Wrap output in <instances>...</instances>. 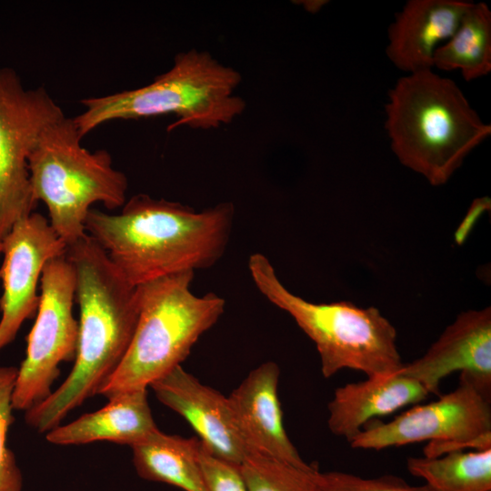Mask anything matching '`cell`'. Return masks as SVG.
Returning <instances> with one entry per match:
<instances>
[{
	"label": "cell",
	"mask_w": 491,
	"mask_h": 491,
	"mask_svg": "<svg viewBox=\"0 0 491 491\" xmlns=\"http://www.w3.org/2000/svg\"><path fill=\"white\" fill-rule=\"evenodd\" d=\"M234 218L232 202L197 211L179 202L137 194L118 214L91 209L85 229L124 278L138 286L213 266L225 252Z\"/></svg>",
	"instance_id": "cell-1"
},
{
	"label": "cell",
	"mask_w": 491,
	"mask_h": 491,
	"mask_svg": "<svg viewBox=\"0 0 491 491\" xmlns=\"http://www.w3.org/2000/svg\"><path fill=\"white\" fill-rule=\"evenodd\" d=\"M65 256L75 269L79 306L74 366L62 385L25 412V423L45 434L98 395L122 362L139 315L137 286L124 278L87 234L67 246Z\"/></svg>",
	"instance_id": "cell-2"
},
{
	"label": "cell",
	"mask_w": 491,
	"mask_h": 491,
	"mask_svg": "<svg viewBox=\"0 0 491 491\" xmlns=\"http://www.w3.org/2000/svg\"><path fill=\"white\" fill-rule=\"evenodd\" d=\"M385 112L393 153L433 186L446 184L491 135L456 83L433 69L400 77Z\"/></svg>",
	"instance_id": "cell-3"
},
{
	"label": "cell",
	"mask_w": 491,
	"mask_h": 491,
	"mask_svg": "<svg viewBox=\"0 0 491 491\" xmlns=\"http://www.w3.org/2000/svg\"><path fill=\"white\" fill-rule=\"evenodd\" d=\"M241 79L238 71L209 53L190 49L177 54L172 67L146 85L82 99L85 110L73 119L82 138L109 121L170 114L178 120L168 131L182 125L217 128L246 109L245 100L234 95Z\"/></svg>",
	"instance_id": "cell-4"
},
{
	"label": "cell",
	"mask_w": 491,
	"mask_h": 491,
	"mask_svg": "<svg viewBox=\"0 0 491 491\" xmlns=\"http://www.w3.org/2000/svg\"><path fill=\"white\" fill-rule=\"evenodd\" d=\"M195 272L170 275L138 286L139 315L127 351L100 389L107 399L128 391L147 389L181 366L200 336L225 312L215 293L191 291Z\"/></svg>",
	"instance_id": "cell-5"
},
{
	"label": "cell",
	"mask_w": 491,
	"mask_h": 491,
	"mask_svg": "<svg viewBox=\"0 0 491 491\" xmlns=\"http://www.w3.org/2000/svg\"><path fill=\"white\" fill-rule=\"evenodd\" d=\"M248 269L257 290L289 314L315 343L325 378L346 368L366 377L390 376L403 368L396 328L377 308H362L348 301H306L283 285L270 260L261 253L249 256Z\"/></svg>",
	"instance_id": "cell-6"
},
{
	"label": "cell",
	"mask_w": 491,
	"mask_h": 491,
	"mask_svg": "<svg viewBox=\"0 0 491 491\" xmlns=\"http://www.w3.org/2000/svg\"><path fill=\"white\" fill-rule=\"evenodd\" d=\"M73 118L65 115L41 133L28 157L34 199L48 210L49 224L69 246L86 233L85 221L95 203L109 210L126 202L128 181L105 149L89 151Z\"/></svg>",
	"instance_id": "cell-7"
},
{
	"label": "cell",
	"mask_w": 491,
	"mask_h": 491,
	"mask_svg": "<svg viewBox=\"0 0 491 491\" xmlns=\"http://www.w3.org/2000/svg\"><path fill=\"white\" fill-rule=\"evenodd\" d=\"M422 441H429L424 448L426 457L491 448V395L460 376L453 391L414 406L390 422L366 424L349 444L378 451Z\"/></svg>",
	"instance_id": "cell-8"
},
{
	"label": "cell",
	"mask_w": 491,
	"mask_h": 491,
	"mask_svg": "<svg viewBox=\"0 0 491 491\" xmlns=\"http://www.w3.org/2000/svg\"><path fill=\"white\" fill-rule=\"evenodd\" d=\"M39 287L35 320L13 392L14 410L25 412L52 394L60 364L75 360L77 345L78 320L73 313L75 274L65 254L45 264Z\"/></svg>",
	"instance_id": "cell-9"
},
{
	"label": "cell",
	"mask_w": 491,
	"mask_h": 491,
	"mask_svg": "<svg viewBox=\"0 0 491 491\" xmlns=\"http://www.w3.org/2000/svg\"><path fill=\"white\" fill-rule=\"evenodd\" d=\"M64 115L44 87L25 88L14 69L0 67V241L34 213L28 157L43 130Z\"/></svg>",
	"instance_id": "cell-10"
},
{
	"label": "cell",
	"mask_w": 491,
	"mask_h": 491,
	"mask_svg": "<svg viewBox=\"0 0 491 491\" xmlns=\"http://www.w3.org/2000/svg\"><path fill=\"white\" fill-rule=\"evenodd\" d=\"M66 247L47 218L35 212L18 220L2 240L0 351L36 314L43 269L52 258L65 255Z\"/></svg>",
	"instance_id": "cell-11"
},
{
	"label": "cell",
	"mask_w": 491,
	"mask_h": 491,
	"mask_svg": "<svg viewBox=\"0 0 491 491\" xmlns=\"http://www.w3.org/2000/svg\"><path fill=\"white\" fill-rule=\"evenodd\" d=\"M150 387L163 405L185 418L212 456L239 466L252 454L238 430L227 396L202 384L182 365Z\"/></svg>",
	"instance_id": "cell-12"
},
{
	"label": "cell",
	"mask_w": 491,
	"mask_h": 491,
	"mask_svg": "<svg viewBox=\"0 0 491 491\" xmlns=\"http://www.w3.org/2000/svg\"><path fill=\"white\" fill-rule=\"evenodd\" d=\"M460 372L491 395V309L464 311L418 359L401 373L417 380L438 396L441 381Z\"/></svg>",
	"instance_id": "cell-13"
},
{
	"label": "cell",
	"mask_w": 491,
	"mask_h": 491,
	"mask_svg": "<svg viewBox=\"0 0 491 491\" xmlns=\"http://www.w3.org/2000/svg\"><path fill=\"white\" fill-rule=\"evenodd\" d=\"M280 369L265 362L227 396L238 430L252 454L308 468L289 439L278 398Z\"/></svg>",
	"instance_id": "cell-14"
},
{
	"label": "cell",
	"mask_w": 491,
	"mask_h": 491,
	"mask_svg": "<svg viewBox=\"0 0 491 491\" xmlns=\"http://www.w3.org/2000/svg\"><path fill=\"white\" fill-rule=\"evenodd\" d=\"M471 3L408 0L389 26L388 59L406 75L433 69L436 49L452 36Z\"/></svg>",
	"instance_id": "cell-15"
},
{
	"label": "cell",
	"mask_w": 491,
	"mask_h": 491,
	"mask_svg": "<svg viewBox=\"0 0 491 491\" xmlns=\"http://www.w3.org/2000/svg\"><path fill=\"white\" fill-rule=\"evenodd\" d=\"M428 391L400 371L337 387L327 405L329 430L348 443L375 417L425 400Z\"/></svg>",
	"instance_id": "cell-16"
},
{
	"label": "cell",
	"mask_w": 491,
	"mask_h": 491,
	"mask_svg": "<svg viewBox=\"0 0 491 491\" xmlns=\"http://www.w3.org/2000/svg\"><path fill=\"white\" fill-rule=\"evenodd\" d=\"M157 429L147 389H140L118 394L99 410L59 425L45 434V439L55 446L108 441L131 447Z\"/></svg>",
	"instance_id": "cell-17"
},
{
	"label": "cell",
	"mask_w": 491,
	"mask_h": 491,
	"mask_svg": "<svg viewBox=\"0 0 491 491\" xmlns=\"http://www.w3.org/2000/svg\"><path fill=\"white\" fill-rule=\"evenodd\" d=\"M131 449L134 467L141 478L183 491H207L197 437L168 435L157 429Z\"/></svg>",
	"instance_id": "cell-18"
},
{
	"label": "cell",
	"mask_w": 491,
	"mask_h": 491,
	"mask_svg": "<svg viewBox=\"0 0 491 491\" xmlns=\"http://www.w3.org/2000/svg\"><path fill=\"white\" fill-rule=\"evenodd\" d=\"M433 68L460 70L466 81L491 71V11L486 3H471L452 36L436 51Z\"/></svg>",
	"instance_id": "cell-19"
},
{
	"label": "cell",
	"mask_w": 491,
	"mask_h": 491,
	"mask_svg": "<svg viewBox=\"0 0 491 491\" xmlns=\"http://www.w3.org/2000/svg\"><path fill=\"white\" fill-rule=\"evenodd\" d=\"M406 468L430 491H491V448L408 457Z\"/></svg>",
	"instance_id": "cell-20"
},
{
	"label": "cell",
	"mask_w": 491,
	"mask_h": 491,
	"mask_svg": "<svg viewBox=\"0 0 491 491\" xmlns=\"http://www.w3.org/2000/svg\"><path fill=\"white\" fill-rule=\"evenodd\" d=\"M246 491H318V468L298 467L259 454H251L240 466Z\"/></svg>",
	"instance_id": "cell-21"
},
{
	"label": "cell",
	"mask_w": 491,
	"mask_h": 491,
	"mask_svg": "<svg viewBox=\"0 0 491 491\" xmlns=\"http://www.w3.org/2000/svg\"><path fill=\"white\" fill-rule=\"evenodd\" d=\"M17 367L0 366V491H22L23 475L16 458L6 446L7 433L14 422L13 392Z\"/></svg>",
	"instance_id": "cell-22"
},
{
	"label": "cell",
	"mask_w": 491,
	"mask_h": 491,
	"mask_svg": "<svg viewBox=\"0 0 491 491\" xmlns=\"http://www.w3.org/2000/svg\"><path fill=\"white\" fill-rule=\"evenodd\" d=\"M316 482L318 491H430L425 484L412 486L392 475L365 478L341 471H318Z\"/></svg>",
	"instance_id": "cell-23"
},
{
	"label": "cell",
	"mask_w": 491,
	"mask_h": 491,
	"mask_svg": "<svg viewBox=\"0 0 491 491\" xmlns=\"http://www.w3.org/2000/svg\"><path fill=\"white\" fill-rule=\"evenodd\" d=\"M199 460L207 491H246L239 466L212 456L202 444Z\"/></svg>",
	"instance_id": "cell-24"
},
{
	"label": "cell",
	"mask_w": 491,
	"mask_h": 491,
	"mask_svg": "<svg viewBox=\"0 0 491 491\" xmlns=\"http://www.w3.org/2000/svg\"><path fill=\"white\" fill-rule=\"evenodd\" d=\"M490 208L491 199L488 196L477 197L472 201L454 234V240L457 246H462L466 241L477 221Z\"/></svg>",
	"instance_id": "cell-25"
},
{
	"label": "cell",
	"mask_w": 491,
	"mask_h": 491,
	"mask_svg": "<svg viewBox=\"0 0 491 491\" xmlns=\"http://www.w3.org/2000/svg\"><path fill=\"white\" fill-rule=\"evenodd\" d=\"M305 5L306 6L307 10L309 11H317L320 9V7L325 5L326 1H316V2H306Z\"/></svg>",
	"instance_id": "cell-26"
},
{
	"label": "cell",
	"mask_w": 491,
	"mask_h": 491,
	"mask_svg": "<svg viewBox=\"0 0 491 491\" xmlns=\"http://www.w3.org/2000/svg\"><path fill=\"white\" fill-rule=\"evenodd\" d=\"M2 255V241H0V256Z\"/></svg>",
	"instance_id": "cell-27"
}]
</instances>
